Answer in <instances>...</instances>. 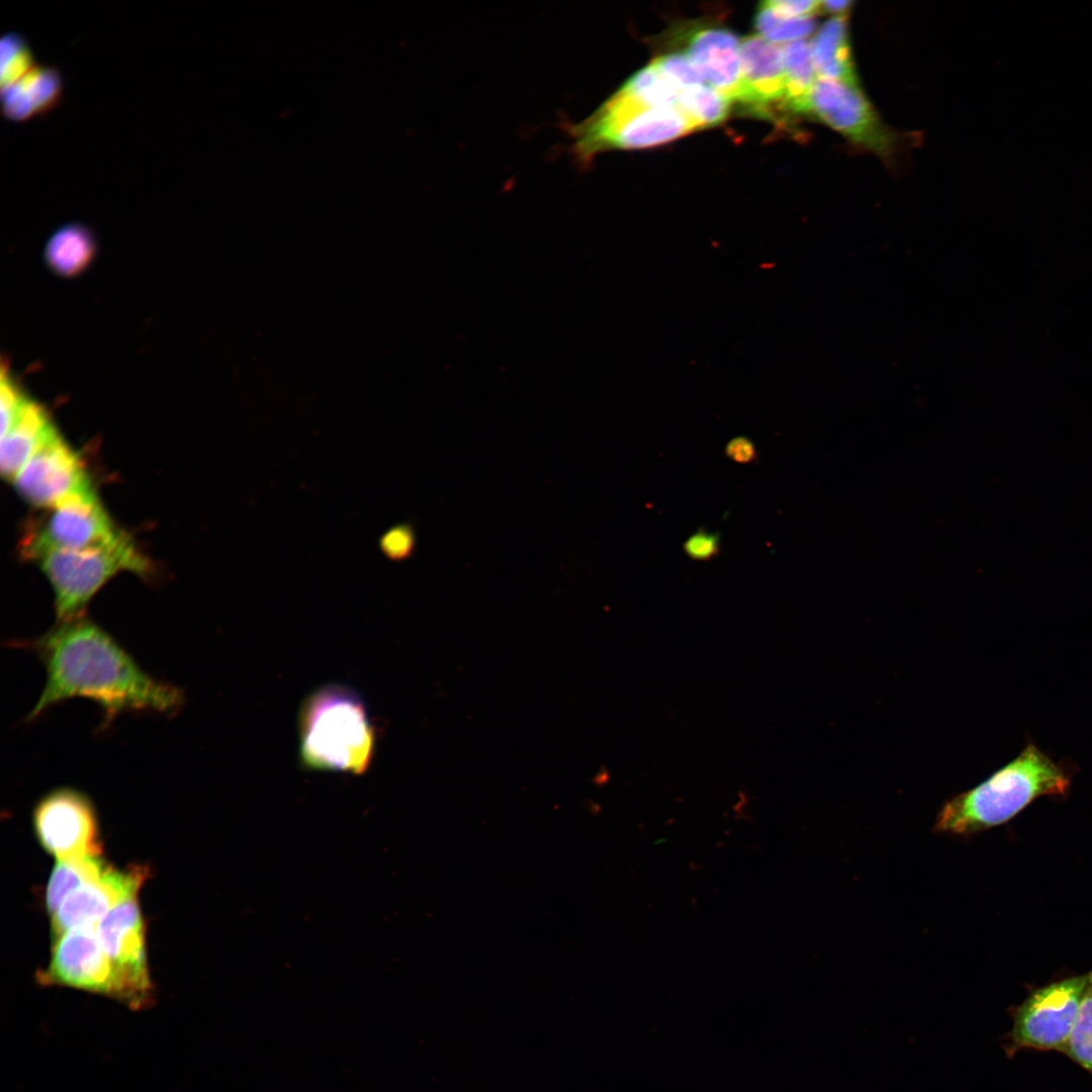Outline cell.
Returning a JSON list of instances; mask_svg holds the SVG:
<instances>
[{"label": "cell", "instance_id": "cell-1", "mask_svg": "<svg viewBox=\"0 0 1092 1092\" xmlns=\"http://www.w3.org/2000/svg\"><path fill=\"white\" fill-rule=\"evenodd\" d=\"M10 645L32 653L46 671L43 689L26 722L76 698L99 707L103 731L123 714L172 717L185 704L181 688L151 675L105 629L83 617Z\"/></svg>", "mask_w": 1092, "mask_h": 1092}, {"label": "cell", "instance_id": "cell-20", "mask_svg": "<svg viewBox=\"0 0 1092 1092\" xmlns=\"http://www.w3.org/2000/svg\"><path fill=\"white\" fill-rule=\"evenodd\" d=\"M785 66V95L783 104L796 113H806L807 100L817 79L811 43L804 39L783 47Z\"/></svg>", "mask_w": 1092, "mask_h": 1092}, {"label": "cell", "instance_id": "cell-12", "mask_svg": "<svg viewBox=\"0 0 1092 1092\" xmlns=\"http://www.w3.org/2000/svg\"><path fill=\"white\" fill-rule=\"evenodd\" d=\"M96 925L71 929L53 942L50 964L38 977L40 984L76 988L114 999L111 965Z\"/></svg>", "mask_w": 1092, "mask_h": 1092}, {"label": "cell", "instance_id": "cell-19", "mask_svg": "<svg viewBox=\"0 0 1092 1092\" xmlns=\"http://www.w3.org/2000/svg\"><path fill=\"white\" fill-rule=\"evenodd\" d=\"M96 251V239L91 229L74 221L62 225L50 237L43 255L55 274L70 278L87 269Z\"/></svg>", "mask_w": 1092, "mask_h": 1092}, {"label": "cell", "instance_id": "cell-14", "mask_svg": "<svg viewBox=\"0 0 1092 1092\" xmlns=\"http://www.w3.org/2000/svg\"><path fill=\"white\" fill-rule=\"evenodd\" d=\"M686 37L687 56L709 86L730 101L740 92L741 60L738 36L715 26L692 29Z\"/></svg>", "mask_w": 1092, "mask_h": 1092}, {"label": "cell", "instance_id": "cell-33", "mask_svg": "<svg viewBox=\"0 0 1092 1092\" xmlns=\"http://www.w3.org/2000/svg\"><path fill=\"white\" fill-rule=\"evenodd\" d=\"M851 2L847 0H827L822 1V9L835 13L837 15H844L843 13L850 7Z\"/></svg>", "mask_w": 1092, "mask_h": 1092}, {"label": "cell", "instance_id": "cell-22", "mask_svg": "<svg viewBox=\"0 0 1092 1092\" xmlns=\"http://www.w3.org/2000/svg\"><path fill=\"white\" fill-rule=\"evenodd\" d=\"M730 100L711 86L700 85L679 93L677 108L699 128L716 125L728 115Z\"/></svg>", "mask_w": 1092, "mask_h": 1092}, {"label": "cell", "instance_id": "cell-9", "mask_svg": "<svg viewBox=\"0 0 1092 1092\" xmlns=\"http://www.w3.org/2000/svg\"><path fill=\"white\" fill-rule=\"evenodd\" d=\"M24 543V552L37 559L55 550L81 551L111 545L125 534L114 526L95 490L57 508Z\"/></svg>", "mask_w": 1092, "mask_h": 1092}, {"label": "cell", "instance_id": "cell-4", "mask_svg": "<svg viewBox=\"0 0 1092 1092\" xmlns=\"http://www.w3.org/2000/svg\"><path fill=\"white\" fill-rule=\"evenodd\" d=\"M696 129L678 108L649 106L619 90L584 120L567 127L571 152L582 165L605 151L658 146Z\"/></svg>", "mask_w": 1092, "mask_h": 1092}, {"label": "cell", "instance_id": "cell-24", "mask_svg": "<svg viewBox=\"0 0 1092 1092\" xmlns=\"http://www.w3.org/2000/svg\"><path fill=\"white\" fill-rule=\"evenodd\" d=\"M37 64L34 52L22 33L9 31L2 35L0 41L1 89L22 79Z\"/></svg>", "mask_w": 1092, "mask_h": 1092}, {"label": "cell", "instance_id": "cell-8", "mask_svg": "<svg viewBox=\"0 0 1092 1092\" xmlns=\"http://www.w3.org/2000/svg\"><path fill=\"white\" fill-rule=\"evenodd\" d=\"M32 821L42 847L58 860L100 854L95 807L71 787L56 788L36 803Z\"/></svg>", "mask_w": 1092, "mask_h": 1092}, {"label": "cell", "instance_id": "cell-7", "mask_svg": "<svg viewBox=\"0 0 1092 1092\" xmlns=\"http://www.w3.org/2000/svg\"><path fill=\"white\" fill-rule=\"evenodd\" d=\"M136 898L115 906L97 923L96 929L111 965L114 1000L131 1010H143L154 1003L155 994Z\"/></svg>", "mask_w": 1092, "mask_h": 1092}, {"label": "cell", "instance_id": "cell-32", "mask_svg": "<svg viewBox=\"0 0 1092 1092\" xmlns=\"http://www.w3.org/2000/svg\"><path fill=\"white\" fill-rule=\"evenodd\" d=\"M726 457L739 464H749L758 458L755 443L747 436H736L725 446Z\"/></svg>", "mask_w": 1092, "mask_h": 1092}, {"label": "cell", "instance_id": "cell-11", "mask_svg": "<svg viewBox=\"0 0 1092 1092\" xmlns=\"http://www.w3.org/2000/svg\"><path fill=\"white\" fill-rule=\"evenodd\" d=\"M806 113L853 142L879 154L890 153L893 139L858 86L817 78L807 100Z\"/></svg>", "mask_w": 1092, "mask_h": 1092}, {"label": "cell", "instance_id": "cell-2", "mask_svg": "<svg viewBox=\"0 0 1092 1092\" xmlns=\"http://www.w3.org/2000/svg\"><path fill=\"white\" fill-rule=\"evenodd\" d=\"M1070 781L1060 763L1028 743L986 781L947 800L933 831L966 836L1001 825L1041 796L1065 795Z\"/></svg>", "mask_w": 1092, "mask_h": 1092}, {"label": "cell", "instance_id": "cell-25", "mask_svg": "<svg viewBox=\"0 0 1092 1092\" xmlns=\"http://www.w3.org/2000/svg\"><path fill=\"white\" fill-rule=\"evenodd\" d=\"M1064 1053L1092 1074V972Z\"/></svg>", "mask_w": 1092, "mask_h": 1092}, {"label": "cell", "instance_id": "cell-15", "mask_svg": "<svg viewBox=\"0 0 1092 1092\" xmlns=\"http://www.w3.org/2000/svg\"><path fill=\"white\" fill-rule=\"evenodd\" d=\"M741 79L738 99L756 113L767 114L768 106L785 95L783 48L759 35H750L740 44Z\"/></svg>", "mask_w": 1092, "mask_h": 1092}, {"label": "cell", "instance_id": "cell-30", "mask_svg": "<svg viewBox=\"0 0 1092 1092\" xmlns=\"http://www.w3.org/2000/svg\"><path fill=\"white\" fill-rule=\"evenodd\" d=\"M380 542L381 549L389 558L401 560L412 555L415 535L412 527L399 525L385 533Z\"/></svg>", "mask_w": 1092, "mask_h": 1092}, {"label": "cell", "instance_id": "cell-5", "mask_svg": "<svg viewBox=\"0 0 1092 1092\" xmlns=\"http://www.w3.org/2000/svg\"><path fill=\"white\" fill-rule=\"evenodd\" d=\"M55 597L60 622L83 617L96 593L116 573L132 571L144 574L148 559L125 534L115 543L88 550H55L37 558Z\"/></svg>", "mask_w": 1092, "mask_h": 1092}, {"label": "cell", "instance_id": "cell-13", "mask_svg": "<svg viewBox=\"0 0 1092 1092\" xmlns=\"http://www.w3.org/2000/svg\"><path fill=\"white\" fill-rule=\"evenodd\" d=\"M147 875L144 867L125 871L109 867L99 878L69 894L52 915L53 942L71 929L97 924L115 906L138 897Z\"/></svg>", "mask_w": 1092, "mask_h": 1092}, {"label": "cell", "instance_id": "cell-17", "mask_svg": "<svg viewBox=\"0 0 1092 1092\" xmlns=\"http://www.w3.org/2000/svg\"><path fill=\"white\" fill-rule=\"evenodd\" d=\"M55 429L47 412L28 398L12 425L1 435L2 476L12 481Z\"/></svg>", "mask_w": 1092, "mask_h": 1092}, {"label": "cell", "instance_id": "cell-26", "mask_svg": "<svg viewBox=\"0 0 1092 1092\" xmlns=\"http://www.w3.org/2000/svg\"><path fill=\"white\" fill-rule=\"evenodd\" d=\"M754 24L760 36L774 43L803 39L815 27V21L811 18H785L761 4Z\"/></svg>", "mask_w": 1092, "mask_h": 1092}, {"label": "cell", "instance_id": "cell-31", "mask_svg": "<svg viewBox=\"0 0 1092 1092\" xmlns=\"http://www.w3.org/2000/svg\"><path fill=\"white\" fill-rule=\"evenodd\" d=\"M760 4L785 18H811L822 9V1L814 0H770Z\"/></svg>", "mask_w": 1092, "mask_h": 1092}, {"label": "cell", "instance_id": "cell-28", "mask_svg": "<svg viewBox=\"0 0 1092 1092\" xmlns=\"http://www.w3.org/2000/svg\"><path fill=\"white\" fill-rule=\"evenodd\" d=\"M0 391L1 435H3L12 425L28 398L21 392L6 371H2Z\"/></svg>", "mask_w": 1092, "mask_h": 1092}, {"label": "cell", "instance_id": "cell-6", "mask_svg": "<svg viewBox=\"0 0 1092 1092\" xmlns=\"http://www.w3.org/2000/svg\"><path fill=\"white\" fill-rule=\"evenodd\" d=\"M1088 983V974L1039 988L1014 1011L1005 1051L1022 1049L1064 1053Z\"/></svg>", "mask_w": 1092, "mask_h": 1092}, {"label": "cell", "instance_id": "cell-3", "mask_svg": "<svg viewBox=\"0 0 1092 1092\" xmlns=\"http://www.w3.org/2000/svg\"><path fill=\"white\" fill-rule=\"evenodd\" d=\"M299 759L312 770L363 775L370 768L377 731L363 698L352 688L328 684L302 701L298 713Z\"/></svg>", "mask_w": 1092, "mask_h": 1092}, {"label": "cell", "instance_id": "cell-16", "mask_svg": "<svg viewBox=\"0 0 1092 1092\" xmlns=\"http://www.w3.org/2000/svg\"><path fill=\"white\" fill-rule=\"evenodd\" d=\"M64 78L55 66H37L16 83L1 89L3 116L12 122H26L54 110L62 101Z\"/></svg>", "mask_w": 1092, "mask_h": 1092}, {"label": "cell", "instance_id": "cell-23", "mask_svg": "<svg viewBox=\"0 0 1092 1092\" xmlns=\"http://www.w3.org/2000/svg\"><path fill=\"white\" fill-rule=\"evenodd\" d=\"M619 91L649 106L677 108L679 92L653 62L630 77Z\"/></svg>", "mask_w": 1092, "mask_h": 1092}, {"label": "cell", "instance_id": "cell-21", "mask_svg": "<svg viewBox=\"0 0 1092 1092\" xmlns=\"http://www.w3.org/2000/svg\"><path fill=\"white\" fill-rule=\"evenodd\" d=\"M99 854L58 860L49 879L46 905L51 916L65 898L84 884L99 878L107 869Z\"/></svg>", "mask_w": 1092, "mask_h": 1092}, {"label": "cell", "instance_id": "cell-29", "mask_svg": "<svg viewBox=\"0 0 1092 1092\" xmlns=\"http://www.w3.org/2000/svg\"><path fill=\"white\" fill-rule=\"evenodd\" d=\"M720 532H709L704 528L694 532L684 543L685 554L695 561H710L720 554Z\"/></svg>", "mask_w": 1092, "mask_h": 1092}, {"label": "cell", "instance_id": "cell-27", "mask_svg": "<svg viewBox=\"0 0 1092 1092\" xmlns=\"http://www.w3.org/2000/svg\"><path fill=\"white\" fill-rule=\"evenodd\" d=\"M662 76L680 93L706 82L690 58L680 53L661 56L653 61Z\"/></svg>", "mask_w": 1092, "mask_h": 1092}, {"label": "cell", "instance_id": "cell-18", "mask_svg": "<svg viewBox=\"0 0 1092 1092\" xmlns=\"http://www.w3.org/2000/svg\"><path fill=\"white\" fill-rule=\"evenodd\" d=\"M846 23L844 15H837L821 26L811 42L812 59L818 78L858 86Z\"/></svg>", "mask_w": 1092, "mask_h": 1092}, {"label": "cell", "instance_id": "cell-10", "mask_svg": "<svg viewBox=\"0 0 1092 1092\" xmlns=\"http://www.w3.org/2000/svg\"><path fill=\"white\" fill-rule=\"evenodd\" d=\"M33 507L49 509L94 490L80 456L55 429L12 480Z\"/></svg>", "mask_w": 1092, "mask_h": 1092}]
</instances>
